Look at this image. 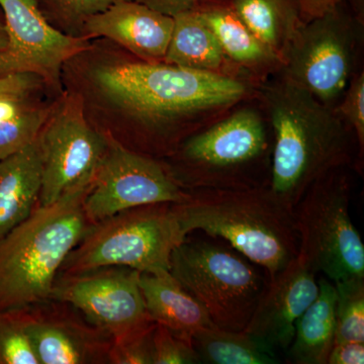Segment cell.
Returning a JSON list of instances; mask_svg holds the SVG:
<instances>
[{
  "mask_svg": "<svg viewBox=\"0 0 364 364\" xmlns=\"http://www.w3.org/2000/svg\"><path fill=\"white\" fill-rule=\"evenodd\" d=\"M156 323L123 338L112 340L109 364H153V331Z\"/></svg>",
  "mask_w": 364,
  "mask_h": 364,
  "instance_id": "cell-29",
  "label": "cell"
},
{
  "mask_svg": "<svg viewBox=\"0 0 364 364\" xmlns=\"http://www.w3.org/2000/svg\"><path fill=\"white\" fill-rule=\"evenodd\" d=\"M62 83L95 130L157 160L257 90L241 79L145 61L102 38L64 64Z\"/></svg>",
  "mask_w": 364,
  "mask_h": 364,
  "instance_id": "cell-1",
  "label": "cell"
},
{
  "mask_svg": "<svg viewBox=\"0 0 364 364\" xmlns=\"http://www.w3.org/2000/svg\"><path fill=\"white\" fill-rule=\"evenodd\" d=\"M174 18L136 0H122L86 21L82 37L107 39L138 58L164 62Z\"/></svg>",
  "mask_w": 364,
  "mask_h": 364,
  "instance_id": "cell-16",
  "label": "cell"
},
{
  "mask_svg": "<svg viewBox=\"0 0 364 364\" xmlns=\"http://www.w3.org/2000/svg\"><path fill=\"white\" fill-rule=\"evenodd\" d=\"M186 237L174 203L130 208L92 225L67 256L59 274L105 267H130L140 272L169 270L172 252Z\"/></svg>",
  "mask_w": 364,
  "mask_h": 364,
  "instance_id": "cell-7",
  "label": "cell"
},
{
  "mask_svg": "<svg viewBox=\"0 0 364 364\" xmlns=\"http://www.w3.org/2000/svg\"><path fill=\"white\" fill-rule=\"evenodd\" d=\"M193 11L215 33L228 61L242 79L258 86L282 70L279 57L249 30L231 0H203Z\"/></svg>",
  "mask_w": 364,
  "mask_h": 364,
  "instance_id": "cell-17",
  "label": "cell"
},
{
  "mask_svg": "<svg viewBox=\"0 0 364 364\" xmlns=\"http://www.w3.org/2000/svg\"><path fill=\"white\" fill-rule=\"evenodd\" d=\"M350 169L321 176L294 208L299 238L296 258L334 284L364 279V245L349 215Z\"/></svg>",
  "mask_w": 364,
  "mask_h": 364,
  "instance_id": "cell-9",
  "label": "cell"
},
{
  "mask_svg": "<svg viewBox=\"0 0 364 364\" xmlns=\"http://www.w3.org/2000/svg\"><path fill=\"white\" fill-rule=\"evenodd\" d=\"M93 181L67 191L51 205H36L0 240V313L50 299L60 268L92 226L83 203Z\"/></svg>",
  "mask_w": 364,
  "mask_h": 364,
  "instance_id": "cell-5",
  "label": "cell"
},
{
  "mask_svg": "<svg viewBox=\"0 0 364 364\" xmlns=\"http://www.w3.org/2000/svg\"><path fill=\"white\" fill-rule=\"evenodd\" d=\"M336 287V331L334 343H364V279L345 280Z\"/></svg>",
  "mask_w": 364,
  "mask_h": 364,
  "instance_id": "cell-26",
  "label": "cell"
},
{
  "mask_svg": "<svg viewBox=\"0 0 364 364\" xmlns=\"http://www.w3.org/2000/svg\"><path fill=\"white\" fill-rule=\"evenodd\" d=\"M46 20L71 37H82L83 26L91 16L122 0H33Z\"/></svg>",
  "mask_w": 364,
  "mask_h": 364,
  "instance_id": "cell-25",
  "label": "cell"
},
{
  "mask_svg": "<svg viewBox=\"0 0 364 364\" xmlns=\"http://www.w3.org/2000/svg\"><path fill=\"white\" fill-rule=\"evenodd\" d=\"M9 44L0 62V77L16 73L39 76L56 92L64 91L62 71L71 57L90 43L55 28L33 0H0Z\"/></svg>",
  "mask_w": 364,
  "mask_h": 364,
  "instance_id": "cell-13",
  "label": "cell"
},
{
  "mask_svg": "<svg viewBox=\"0 0 364 364\" xmlns=\"http://www.w3.org/2000/svg\"><path fill=\"white\" fill-rule=\"evenodd\" d=\"M169 272L207 311L217 327L244 331L268 286L264 269L231 246L186 240L172 252Z\"/></svg>",
  "mask_w": 364,
  "mask_h": 364,
  "instance_id": "cell-8",
  "label": "cell"
},
{
  "mask_svg": "<svg viewBox=\"0 0 364 364\" xmlns=\"http://www.w3.org/2000/svg\"><path fill=\"white\" fill-rule=\"evenodd\" d=\"M21 311L40 364H109L111 335L73 306L49 299Z\"/></svg>",
  "mask_w": 364,
  "mask_h": 364,
  "instance_id": "cell-14",
  "label": "cell"
},
{
  "mask_svg": "<svg viewBox=\"0 0 364 364\" xmlns=\"http://www.w3.org/2000/svg\"><path fill=\"white\" fill-rule=\"evenodd\" d=\"M301 21L306 23L322 16L343 0H296Z\"/></svg>",
  "mask_w": 364,
  "mask_h": 364,
  "instance_id": "cell-34",
  "label": "cell"
},
{
  "mask_svg": "<svg viewBox=\"0 0 364 364\" xmlns=\"http://www.w3.org/2000/svg\"><path fill=\"white\" fill-rule=\"evenodd\" d=\"M0 364H40L21 310L0 313Z\"/></svg>",
  "mask_w": 364,
  "mask_h": 364,
  "instance_id": "cell-27",
  "label": "cell"
},
{
  "mask_svg": "<svg viewBox=\"0 0 364 364\" xmlns=\"http://www.w3.org/2000/svg\"><path fill=\"white\" fill-rule=\"evenodd\" d=\"M253 35L284 62L303 21L296 0H231Z\"/></svg>",
  "mask_w": 364,
  "mask_h": 364,
  "instance_id": "cell-23",
  "label": "cell"
},
{
  "mask_svg": "<svg viewBox=\"0 0 364 364\" xmlns=\"http://www.w3.org/2000/svg\"><path fill=\"white\" fill-rule=\"evenodd\" d=\"M364 343L360 342H341L334 343L327 364H363Z\"/></svg>",
  "mask_w": 364,
  "mask_h": 364,
  "instance_id": "cell-31",
  "label": "cell"
},
{
  "mask_svg": "<svg viewBox=\"0 0 364 364\" xmlns=\"http://www.w3.org/2000/svg\"><path fill=\"white\" fill-rule=\"evenodd\" d=\"M7 44H9V38H7L6 21H4V13L0 9V62L4 53L6 52Z\"/></svg>",
  "mask_w": 364,
  "mask_h": 364,
  "instance_id": "cell-35",
  "label": "cell"
},
{
  "mask_svg": "<svg viewBox=\"0 0 364 364\" xmlns=\"http://www.w3.org/2000/svg\"><path fill=\"white\" fill-rule=\"evenodd\" d=\"M139 277L140 272L124 267L59 274L50 299L73 306L112 340L123 338L154 322L146 311Z\"/></svg>",
  "mask_w": 364,
  "mask_h": 364,
  "instance_id": "cell-12",
  "label": "cell"
},
{
  "mask_svg": "<svg viewBox=\"0 0 364 364\" xmlns=\"http://www.w3.org/2000/svg\"><path fill=\"white\" fill-rule=\"evenodd\" d=\"M174 203L186 234L200 230L222 238L231 247L274 279L299 254L294 210L270 186L215 191H188Z\"/></svg>",
  "mask_w": 364,
  "mask_h": 364,
  "instance_id": "cell-4",
  "label": "cell"
},
{
  "mask_svg": "<svg viewBox=\"0 0 364 364\" xmlns=\"http://www.w3.org/2000/svg\"><path fill=\"white\" fill-rule=\"evenodd\" d=\"M43 86L48 85H46L42 78L35 75V74L16 73L0 77V95L9 92H21V91L43 87Z\"/></svg>",
  "mask_w": 364,
  "mask_h": 364,
  "instance_id": "cell-32",
  "label": "cell"
},
{
  "mask_svg": "<svg viewBox=\"0 0 364 364\" xmlns=\"http://www.w3.org/2000/svg\"><path fill=\"white\" fill-rule=\"evenodd\" d=\"M318 294L316 273L296 258L274 279H269L244 331L275 350L287 352L293 342L296 321Z\"/></svg>",
  "mask_w": 364,
  "mask_h": 364,
  "instance_id": "cell-15",
  "label": "cell"
},
{
  "mask_svg": "<svg viewBox=\"0 0 364 364\" xmlns=\"http://www.w3.org/2000/svg\"><path fill=\"white\" fill-rule=\"evenodd\" d=\"M173 18L165 63L244 80L228 61L215 33L196 11H184Z\"/></svg>",
  "mask_w": 364,
  "mask_h": 364,
  "instance_id": "cell-20",
  "label": "cell"
},
{
  "mask_svg": "<svg viewBox=\"0 0 364 364\" xmlns=\"http://www.w3.org/2000/svg\"><path fill=\"white\" fill-rule=\"evenodd\" d=\"M153 364L200 363L193 345L156 324L153 331Z\"/></svg>",
  "mask_w": 364,
  "mask_h": 364,
  "instance_id": "cell-30",
  "label": "cell"
},
{
  "mask_svg": "<svg viewBox=\"0 0 364 364\" xmlns=\"http://www.w3.org/2000/svg\"><path fill=\"white\" fill-rule=\"evenodd\" d=\"M191 344L200 363H282L279 351L246 331H229L210 325L196 331Z\"/></svg>",
  "mask_w": 364,
  "mask_h": 364,
  "instance_id": "cell-24",
  "label": "cell"
},
{
  "mask_svg": "<svg viewBox=\"0 0 364 364\" xmlns=\"http://www.w3.org/2000/svg\"><path fill=\"white\" fill-rule=\"evenodd\" d=\"M42 162L37 139L0 160V240L25 221L38 205Z\"/></svg>",
  "mask_w": 364,
  "mask_h": 364,
  "instance_id": "cell-19",
  "label": "cell"
},
{
  "mask_svg": "<svg viewBox=\"0 0 364 364\" xmlns=\"http://www.w3.org/2000/svg\"><path fill=\"white\" fill-rule=\"evenodd\" d=\"M334 109L355 136L358 143L356 170L360 173L364 158V70L352 77L343 97Z\"/></svg>",
  "mask_w": 364,
  "mask_h": 364,
  "instance_id": "cell-28",
  "label": "cell"
},
{
  "mask_svg": "<svg viewBox=\"0 0 364 364\" xmlns=\"http://www.w3.org/2000/svg\"><path fill=\"white\" fill-rule=\"evenodd\" d=\"M273 138L256 95L189 136L160 159L183 191H235L270 184Z\"/></svg>",
  "mask_w": 364,
  "mask_h": 364,
  "instance_id": "cell-3",
  "label": "cell"
},
{
  "mask_svg": "<svg viewBox=\"0 0 364 364\" xmlns=\"http://www.w3.org/2000/svg\"><path fill=\"white\" fill-rule=\"evenodd\" d=\"M105 139V156L83 203L91 225L141 205L188 200V191L172 181L159 160Z\"/></svg>",
  "mask_w": 364,
  "mask_h": 364,
  "instance_id": "cell-11",
  "label": "cell"
},
{
  "mask_svg": "<svg viewBox=\"0 0 364 364\" xmlns=\"http://www.w3.org/2000/svg\"><path fill=\"white\" fill-rule=\"evenodd\" d=\"M62 93L43 86L0 95V160L37 139Z\"/></svg>",
  "mask_w": 364,
  "mask_h": 364,
  "instance_id": "cell-21",
  "label": "cell"
},
{
  "mask_svg": "<svg viewBox=\"0 0 364 364\" xmlns=\"http://www.w3.org/2000/svg\"><path fill=\"white\" fill-rule=\"evenodd\" d=\"M42 186L38 205L56 202L67 191L92 181L107 150V139L86 119L77 98L64 92L37 136Z\"/></svg>",
  "mask_w": 364,
  "mask_h": 364,
  "instance_id": "cell-10",
  "label": "cell"
},
{
  "mask_svg": "<svg viewBox=\"0 0 364 364\" xmlns=\"http://www.w3.org/2000/svg\"><path fill=\"white\" fill-rule=\"evenodd\" d=\"M364 0H343L301 23L280 74L335 109L352 77L363 69Z\"/></svg>",
  "mask_w": 364,
  "mask_h": 364,
  "instance_id": "cell-6",
  "label": "cell"
},
{
  "mask_svg": "<svg viewBox=\"0 0 364 364\" xmlns=\"http://www.w3.org/2000/svg\"><path fill=\"white\" fill-rule=\"evenodd\" d=\"M318 294L296 323L287 361L293 364H327L336 331V287L326 277L318 280Z\"/></svg>",
  "mask_w": 364,
  "mask_h": 364,
  "instance_id": "cell-22",
  "label": "cell"
},
{
  "mask_svg": "<svg viewBox=\"0 0 364 364\" xmlns=\"http://www.w3.org/2000/svg\"><path fill=\"white\" fill-rule=\"evenodd\" d=\"M139 284L151 320L184 341L191 344L196 331L215 325L202 304L169 270L140 272Z\"/></svg>",
  "mask_w": 364,
  "mask_h": 364,
  "instance_id": "cell-18",
  "label": "cell"
},
{
  "mask_svg": "<svg viewBox=\"0 0 364 364\" xmlns=\"http://www.w3.org/2000/svg\"><path fill=\"white\" fill-rule=\"evenodd\" d=\"M136 1L146 4L160 13L174 16L184 11H193L203 0H136Z\"/></svg>",
  "mask_w": 364,
  "mask_h": 364,
  "instance_id": "cell-33",
  "label": "cell"
},
{
  "mask_svg": "<svg viewBox=\"0 0 364 364\" xmlns=\"http://www.w3.org/2000/svg\"><path fill=\"white\" fill-rule=\"evenodd\" d=\"M273 138L270 188L294 208L306 189L334 169H356L358 143L334 109L279 72L257 86Z\"/></svg>",
  "mask_w": 364,
  "mask_h": 364,
  "instance_id": "cell-2",
  "label": "cell"
}]
</instances>
